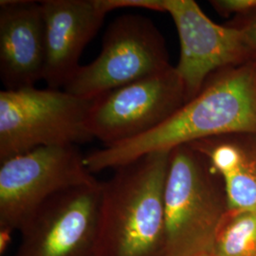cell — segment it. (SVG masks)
<instances>
[{
	"mask_svg": "<svg viewBox=\"0 0 256 256\" xmlns=\"http://www.w3.org/2000/svg\"><path fill=\"white\" fill-rule=\"evenodd\" d=\"M189 146L205 156L221 176L229 210L256 209V134L223 135Z\"/></svg>",
	"mask_w": 256,
	"mask_h": 256,
	"instance_id": "12",
	"label": "cell"
},
{
	"mask_svg": "<svg viewBox=\"0 0 256 256\" xmlns=\"http://www.w3.org/2000/svg\"><path fill=\"white\" fill-rule=\"evenodd\" d=\"M214 256V254H210V256Z\"/></svg>",
	"mask_w": 256,
	"mask_h": 256,
	"instance_id": "17",
	"label": "cell"
},
{
	"mask_svg": "<svg viewBox=\"0 0 256 256\" xmlns=\"http://www.w3.org/2000/svg\"><path fill=\"white\" fill-rule=\"evenodd\" d=\"M46 61L45 24L41 3L0 2V78L5 90L36 86Z\"/></svg>",
	"mask_w": 256,
	"mask_h": 256,
	"instance_id": "11",
	"label": "cell"
},
{
	"mask_svg": "<svg viewBox=\"0 0 256 256\" xmlns=\"http://www.w3.org/2000/svg\"><path fill=\"white\" fill-rule=\"evenodd\" d=\"M160 256H209L229 210L225 186L209 160L184 144L170 151Z\"/></svg>",
	"mask_w": 256,
	"mask_h": 256,
	"instance_id": "3",
	"label": "cell"
},
{
	"mask_svg": "<svg viewBox=\"0 0 256 256\" xmlns=\"http://www.w3.org/2000/svg\"><path fill=\"white\" fill-rule=\"evenodd\" d=\"M214 256H256V209L228 210L216 232Z\"/></svg>",
	"mask_w": 256,
	"mask_h": 256,
	"instance_id": "13",
	"label": "cell"
},
{
	"mask_svg": "<svg viewBox=\"0 0 256 256\" xmlns=\"http://www.w3.org/2000/svg\"><path fill=\"white\" fill-rule=\"evenodd\" d=\"M210 3L224 18L242 16L256 10V0H210Z\"/></svg>",
	"mask_w": 256,
	"mask_h": 256,
	"instance_id": "14",
	"label": "cell"
},
{
	"mask_svg": "<svg viewBox=\"0 0 256 256\" xmlns=\"http://www.w3.org/2000/svg\"><path fill=\"white\" fill-rule=\"evenodd\" d=\"M12 230L7 229H0V254L3 256L7 248L9 247V244L12 240Z\"/></svg>",
	"mask_w": 256,
	"mask_h": 256,
	"instance_id": "16",
	"label": "cell"
},
{
	"mask_svg": "<svg viewBox=\"0 0 256 256\" xmlns=\"http://www.w3.org/2000/svg\"><path fill=\"white\" fill-rule=\"evenodd\" d=\"M256 134V59L212 74L200 93L164 124L140 137L84 156L90 173L209 138Z\"/></svg>",
	"mask_w": 256,
	"mask_h": 256,
	"instance_id": "1",
	"label": "cell"
},
{
	"mask_svg": "<svg viewBox=\"0 0 256 256\" xmlns=\"http://www.w3.org/2000/svg\"><path fill=\"white\" fill-rule=\"evenodd\" d=\"M92 101L36 86L0 92V162L36 148L84 144Z\"/></svg>",
	"mask_w": 256,
	"mask_h": 256,
	"instance_id": "4",
	"label": "cell"
},
{
	"mask_svg": "<svg viewBox=\"0 0 256 256\" xmlns=\"http://www.w3.org/2000/svg\"><path fill=\"white\" fill-rule=\"evenodd\" d=\"M45 24L46 61L43 81L59 90L78 68L84 48L97 34L110 10L104 0L40 1Z\"/></svg>",
	"mask_w": 256,
	"mask_h": 256,
	"instance_id": "10",
	"label": "cell"
},
{
	"mask_svg": "<svg viewBox=\"0 0 256 256\" xmlns=\"http://www.w3.org/2000/svg\"><path fill=\"white\" fill-rule=\"evenodd\" d=\"M186 102L182 81L171 66L94 99L88 128L104 147L114 146L153 131Z\"/></svg>",
	"mask_w": 256,
	"mask_h": 256,
	"instance_id": "7",
	"label": "cell"
},
{
	"mask_svg": "<svg viewBox=\"0 0 256 256\" xmlns=\"http://www.w3.org/2000/svg\"><path fill=\"white\" fill-rule=\"evenodd\" d=\"M228 24L238 28L242 32L248 46L256 58V10L245 16L234 18Z\"/></svg>",
	"mask_w": 256,
	"mask_h": 256,
	"instance_id": "15",
	"label": "cell"
},
{
	"mask_svg": "<svg viewBox=\"0 0 256 256\" xmlns=\"http://www.w3.org/2000/svg\"><path fill=\"white\" fill-rule=\"evenodd\" d=\"M169 158L149 153L102 183L95 256H160Z\"/></svg>",
	"mask_w": 256,
	"mask_h": 256,
	"instance_id": "2",
	"label": "cell"
},
{
	"mask_svg": "<svg viewBox=\"0 0 256 256\" xmlns=\"http://www.w3.org/2000/svg\"><path fill=\"white\" fill-rule=\"evenodd\" d=\"M101 194L98 182L48 198L19 230L14 256H95Z\"/></svg>",
	"mask_w": 256,
	"mask_h": 256,
	"instance_id": "8",
	"label": "cell"
},
{
	"mask_svg": "<svg viewBox=\"0 0 256 256\" xmlns=\"http://www.w3.org/2000/svg\"><path fill=\"white\" fill-rule=\"evenodd\" d=\"M171 66L165 40L149 18L124 14L106 28L100 54L81 66L64 92L93 101L120 86Z\"/></svg>",
	"mask_w": 256,
	"mask_h": 256,
	"instance_id": "5",
	"label": "cell"
},
{
	"mask_svg": "<svg viewBox=\"0 0 256 256\" xmlns=\"http://www.w3.org/2000/svg\"><path fill=\"white\" fill-rule=\"evenodd\" d=\"M158 12L169 14L178 30L180 54L174 68L187 102L212 74L256 59L239 28L216 24L194 0H158Z\"/></svg>",
	"mask_w": 256,
	"mask_h": 256,
	"instance_id": "9",
	"label": "cell"
},
{
	"mask_svg": "<svg viewBox=\"0 0 256 256\" xmlns=\"http://www.w3.org/2000/svg\"><path fill=\"white\" fill-rule=\"evenodd\" d=\"M96 182L74 146L39 147L5 160L0 162V229L20 230L55 194Z\"/></svg>",
	"mask_w": 256,
	"mask_h": 256,
	"instance_id": "6",
	"label": "cell"
}]
</instances>
